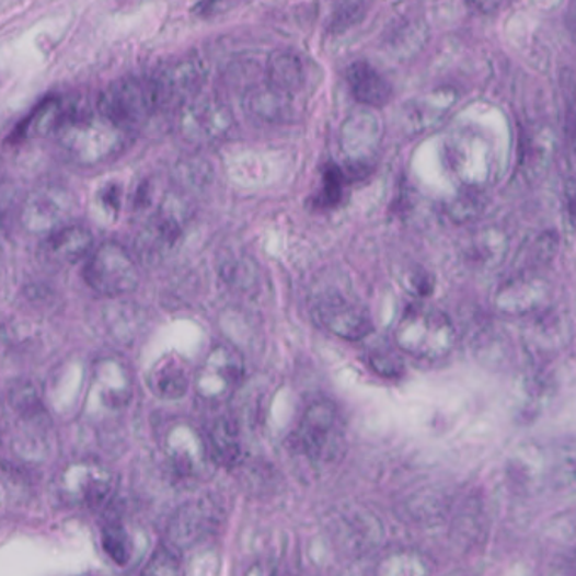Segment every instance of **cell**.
Returning a JSON list of instances; mask_svg holds the SVG:
<instances>
[{
    "mask_svg": "<svg viewBox=\"0 0 576 576\" xmlns=\"http://www.w3.org/2000/svg\"><path fill=\"white\" fill-rule=\"evenodd\" d=\"M127 134L111 118L71 111L55 133L56 142L65 154L80 166H99L117 158L126 149Z\"/></svg>",
    "mask_w": 576,
    "mask_h": 576,
    "instance_id": "1",
    "label": "cell"
},
{
    "mask_svg": "<svg viewBox=\"0 0 576 576\" xmlns=\"http://www.w3.org/2000/svg\"><path fill=\"white\" fill-rule=\"evenodd\" d=\"M509 476L525 492L563 491L576 485L575 445H528L509 462Z\"/></svg>",
    "mask_w": 576,
    "mask_h": 576,
    "instance_id": "2",
    "label": "cell"
},
{
    "mask_svg": "<svg viewBox=\"0 0 576 576\" xmlns=\"http://www.w3.org/2000/svg\"><path fill=\"white\" fill-rule=\"evenodd\" d=\"M394 342L413 359L438 362L450 357L457 347V332L443 311L411 307L395 325Z\"/></svg>",
    "mask_w": 576,
    "mask_h": 576,
    "instance_id": "3",
    "label": "cell"
},
{
    "mask_svg": "<svg viewBox=\"0 0 576 576\" xmlns=\"http://www.w3.org/2000/svg\"><path fill=\"white\" fill-rule=\"evenodd\" d=\"M56 499L68 507L95 509L108 499L114 476L104 463L85 459L68 463L53 481Z\"/></svg>",
    "mask_w": 576,
    "mask_h": 576,
    "instance_id": "4",
    "label": "cell"
},
{
    "mask_svg": "<svg viewBox=\"0 0 576 576\" xmlns=\"http://www.w3.org/2000/svg\"><path fill=\"white\" fill-rule=\"evenodd\" d=\"M189 220V204L183 192L170 193L137 235V254L145 263L164 260L182 239Z\"/></svg>",
    "mask_w": 576,
    "mask_h": 576,
    "instance_id": "5",
    "label": "cell"
},
{
    "mask_svg": "<svg viewBox=\"0 0 576 576\" xmlns=\"http://www.w3.org/2000/svg\"><path fill=\"white\" fill-rule=\"evenodd\" d=\"M344 443L341 413L329 400H318L304 410L298 429L296 445L301 453L314 463L332 462L341 453Z\"/></svg>",
    "mask_w": 576,
    "mask_h": 576,
    "instance_id": "6",
    "label": "cell"
},
{
    "mask_svg": "<svg viewBox=\"0 0 576 576\" xmlns=\"http://www.w3.org/2000/svg\"><path fill=\"white\" fill-rule=\"evenodd\" d=\"M177 134L196 148L226 141L233 129L230 108L217 96L198 95L177 111Z\"/></svg>",
    "mask_w": 576,
    "mask_h": 576,
    "instance_id": "7",
    "label": "cell"
},
{
    "mask_svg": "<svg viewBox=\"0 0 576 576\" xmlns=\"http://www.w3.org/2000/svg\"><path fill=\"white\" fill-rule=\"evenodd\" d=\"M83 277L93 291L108 298L129 295L139 286V270L133 255L117 242H104L95 249Z\"/></svg>",
    "mask_w": 576,
    "mask_h": 576,
    "instance_id": "8",
    "label": "cell"
},
{
    "mask_svg": "<svg viewBox=\"0 0 576 576\" xmlns=\"http://www.w3.org/2000/svg\"><path fill=\"white\" fill-rule=\"evenodd\" d=\"M155 111L159 108L151 78H123L99 96V112L126 130L145 123Z\"/></svg>",
    "mask_w": 576,
    "mask_h": 576,
    "instance_id": "9",
    "label": "cell"
},
{
    "mask_svg": "<svg viewBox=\"0 0 576 576\" xmlns=\"http://www.w3.org/2000/svg\"><path fill=\"white\" fill-rule=\"evenodd\" d=\"M244 376L245 364L241 352L230 345L218 344L205 355L193 385L201 400L220 403L232 398L233 392L241 388Z\"/></svg>",
    "mask_w": 576,
    "mask_h": 576,
    "instance_id": "10",
    "label": "cell"
},
{
    "mask_svg": "<svg viewBox=\"0 0 576 576\" xmlns=\"http://www.w3.org/2000/svg\"><path fill=\"white\" fill-rule=\"evenodd\" d=\"M74 196L61 185H42L34 188L23 201L19 220L33 235H49L64 229L74 214Z\"/></svg>",
    "mask_w": 576,
    "mask_h": 576,
    "instance_id": "11",
    "label": "cell"
},
{
    "mask_svg": "<svg viewBox=\"0 0 576 576\" xmlns=\"http://www.w3.org/2000/svg\"><path fill=\"white\" fill-rule=\"evenodd\" d=\"M553 288L535 270H522L509 277L494 296V307L506 316L528 318L551 307Z\"/></svg>",
    "mask_w": 576,
    "mask_h": 576,
    "instance_id": "12",
    "label": "cell"
},
{
    "mask_svg": "<svg viewBox=\"0 0 576 576\" xmlns=\"http://www.w3.org/2000/svg\"><path fill=\"white\" fill-rule=\"evenodd\" d=\"M222 521L223 507L211 495L189 500L171 518L166 531L168 541L171 548L188 550L214 534Z\"/></svg>",
    "mask_w": 576,
    "mask_h": 576,
    "instance_id": "13",
    "label": "cell"
},
{
    "mask_svg": "<svg viewBox=\"0 0 576 576\" xmlns=\"http://www.w3.org/2000/svg\"><path fill=\"white\" fill-rule=\"evenodd\" d=\"M313 314L330 333L344 341H364L373 330L367 308L341 292H323L314 301Z\"/></svg>",
    "mask_w": 576,
    "mask_h": 576,
    "instance_id": "14",
    "label": "cell"
},
{
    "mask_svg": "<svg viewBox=\"0 0 576 576\" xmlns=\"http://www.w3.org/2000/svg\"><path fill=\"white\" fill-rule=\"evenodd\" d=\"M204 82V65L195 56L171 61L151 78L158 108H180L198 95Z\"/></svg>",
    "mask_w": 576,
    "mask_h": 576,
    "instance_id": "15",
    "label": "cell"
},
{
    "mask_svg": "<svg viewBox=\"0 0 576 576\" xmlns=\"http://www.w3.org/2000/svg\"><path fill=\"white\" fill-rule=\"evenodd\" d=\"M163 451L171 469L185 479L200 476L211 460L207 441L189 423H174L166 429Z\"/></svg>",
    "mask_w": 576,
    "mask_h": 576,
    "instance_id": "16",
    "label": "cell"
},
{
    "mask_svg": "<svg viewBox=\"0 0 576 576\" xmlns=\"http://www.w3.org/2000/svg\"><path fill=\"white\" fill-rule=\"evenodd\" d=\"M381 145V120L369 111H359L345 120L341 130V148L350 174L362 176L370 159Z\"/></svg>",
    "mask_w": 576,
    "mask_h": 576,
    "instance_id": "17",
    "label": "cell"
},
{
    "mask_svg": "<svg viewBox=\"0 0 576 576\" xmlns=\"http://www.w3.org/2000/svg\"><path fill=\"white\" fill-rule=\"evenodd\" d=\"M92 245L93 235L87 227L67 226L46 235L37 249V260L51 269H64L83 260Z\"/></svg>",
    "mask_w": 576,
    "mask_h": 576,
    "instance_id": "18",
    "label": "cell"
},
{
    "mask_svg": "<svg viewBox=\"0 0 576 576\" xmlns=\"http://www.w3.org/2000/svg\"><path fill=\"white\" fill-rule=\"evenodd\" d=\"M93 388L105 406L120 410L133 398V377L117 357H102L93 366Z\"/></svg>",
    "mask_w": 576,
    "mask_h": 576,
    "instance_id": "19",
    "label": "cell"
},
{
    "mask_svg": "<svg viewBox=\"0 0 576 576\" xmlns=\"http://www.w3.org/2000/svg\"><path fill=\"white\" fill-rule=\"evenodd\" d=\"M245 107L252 117L266 124H285L295 114L291 93L283 92L270 85H254L245 93Z\"/></svg>",
    "mask_w": 576,
    "mask_h": 576,
    "instance_id": "20",
    "label": "cell"
},
{
    "mask_svg": "<svg viewBox=\"0 0 576 576\" xmlns=\"http://www.w3.org/2000/svg\"><path fill=\"white\" fill-rule=\"evenodd\" d=\"M347 82L355 101L366 107L379 108L391 101L392 90L388 80L366 61H357L348 68Z\"/></svg>",
    "mask_w": 576,
    "mask_h": 576,
    "instance_id": "21",
    "label": "cell"
},
{
    "mask_svg": "<svg viewBox=\"0 0 576 576\" xmlns=\"http://www.w3.org/2000/svg\"><path fill=\"white\" fill-rule=\"evenodd\" d=\"M207 443L211 460L217 465L233 469L241 463L242 454H244L241 431H239L235 419L230 416H220L215 419L208 431Z\"/></svg>",
    "mask_w": 576,
    "mask_h": 576,
    "instance_id": "22",
    "label": "cell"
},
{
    "mask_svg": "<svg viewBox=\"0 0 576 576\" xmlns=\"http://www.w3.org/2000/svg\"><path fill=\"white\" fill-rule=\"evenodd\" d=\"M148 385L161 400H180L189 389L188 370L177 357H166L148 373Z\"/></svg>",
    "mask_w": 576,
    "mask_h": 576,
    "instance_id": "23",
    "label": "cell"
},
{
    "mask_svg": "<svg viewBox=\"0 0 576 576\" xmlns=\"http://www.w3.org/2000/svg\"><path fill=\"white\" fill-rule=\"evenodd\" d=\"M509 242L500 230L485 229L470 239L465 247V261L479 269H494L506 260Z\"/></svg>",
    "mask_w": 576,
    "mask_h": 576,
    "instance_id": "24",
    "label": "cell"
},
{
    "mask_svg": "<svg viewBox=\"0 0 576 576\" xmlns=\"http://www.w3.org/2000/svg\"><path fill=\"white\" fill-rule=\"evenodd\" d=\"M267 82L283 92L295 95L303 87L304 65L298 53L291 49H277L267 59Z\"/></svg>",
    "mask_w": 576,
    "mask_h": 576,
    "instance_id": "25",
    "label": "cell"
},
{
    "mask_svg": "<svg viewBox=\"0 0 576 576\" xmlns=\"http://www.w3.org/2000/svg\"><path fill=\"white\" fill-rule=\"evenodd\" d=\"M531 318V325L526 330V344L529 348L540 354L556 350L562 345L563 333H565L562 318L551 313L550 308Z\"/></svg>",
    "mask_w": 576,
    "mask_h": 576,
    "instance_id": "26",
    "label": "cell"
},
{
    "mask_svg": "<svg viewBox=\"0 0 576 576\" xmlns=\"http://www.w3.org/2000/svg\"><path fill=\"white\" fill-rule=\"evenodd\" d=\"M376 572L384 576H425L433 573V563L419 551L398 550L385 554Z\"/></svg>",
    "mask_w": 576,
    "mask_h": 576,
    "instance_id": "27",
    "label": "cell"
},
{
    "mask_svg": "<svg viewBox=\"0 0 576 576\" xmlns=\"http://www.w3.org/2000/svg\"><path fill=\"white\" fill-rule=\"evenodd\" d=\"M558 249L560 239L556 233H540L522 251H519L521 254L518 257V270L516 273H522V270L540 273V269L546 267L556 257Z\"/></svg>",
    "mask_w": 576,
    "mask_h": 576,
    "instance_id": "28",
    "label": "cell"
},
{
    "mask_svg": "<svg viewBox=\"0 0 576 576\" xmlns=\"http://www.w3.org/2000/svg\"><path fill=\"white\" fill-rule=\"evenodd\" d=\"M12 410L27 423L42 422L45 416L42 400L30 382H18L8 392Z\"/></svg>",
    "mask_w": 576,
    "mask_h": 576,
    "instance_id": "29",
    "label": "cell"
},
{
    "mask_svg": "<svg viewBox=\"0 0 576 576\" xmlns=\"http://www.w3.org/2000/svg\"><path fill=\"white\" fill-rule=\"evenodd\" d=\"M370 0H333L330 9L329 27L335 33H344L366 18Z\"/></svg>",
    "mask_w": 576,
    "mask_h": 576,
    "instance_id": "30",
    "label": "cell"
},
{
    "mask_svg": "<svg viewBox=\"0 0 576 576\" xmlns=\"http://www.w3.org/2000/svg\"><path fill=\"white\" fill-rule=\"evenodd\" d=\"M102 546L115 565H127L133 558V541L129 532L117 522H108L102 529Z\"/></svg>",
    "mask_w": 576,
    "mask_h": 576,
    "instance_id": "31",
    "label": "cell"
},
{
    "mask_svg": "<svg viewBox=\"0 0 576 576\" xmlns=\"http://www.w3.org/2000/svg\"><path fill=\"white\" fill-rule=\"evenodd\" d=\"M174 177L180 188H204L211 180V168L208 166L207 161H201V159H186L177 164Z\"/></svg>",
    "mask_w": 576,
    "mask_h": 576,
    "instance_id": "32",
    "label": "cell"
},
{
    "mask_svg": "<svg viewBox=\"0 0 576 576\" xmlns=\"http://www.w3.org/2000/svg\"><path fill=\"white\" fill-rule=\"evenodd\" d=\"M347 174L341 168L329 166L323 174V185L314 198L316 207L330 208L341 204Z\"/></svg>",
    "mask_w": 576,
    "mask_h": 576,
    "instance_id": "33",
    "label": "cell"
},
{
    "mask_svg": "<svg viewBox=\"0 0 576 576\" xmlns=\"http://www.w3.org/2000/svg\"><path fill=\"white\" fill-rule=\"evenodd\" d=\"M369 366L382 377H401L404 373V360L391 348H376L370 352Z\"/></svg>",
    "mask_w": 576,
    "mask_h": 576,
    "instance_id": "34",
    "label": "cell"
},
{
    "mask_svg": "<svg viewBox=\"0 0 576 576\" xmlns=\"http://www.w3.org/2000/svg\"><path fill=\"white\" fill-rule=\"evenodd\" d=\"M177 572H180V560L173 548L168 546H159L145 568V573L149 575H174Z\"/></svg>",
    "mask_w": 576,
    "mask_h": 576,
    "instance_id": "35",
    "label": "cell"
},
{
    "mask_svg": "<svg viewBox=\"0 0 576 576\" xmlns=\"http://www.w3.org/2000/svg\"><path fill=\"white\" fill-rule=\"evenodd\" d=\"M406 285L411 291L416 295H429L433 289V277L429 276L428 270L422 269V267H413L410 273L406 274Z\"/></svg>",
    "mask_w": 576,
    "mask_h": 576,
    "instance_id": "36",
    "label": "cell"
},
{
    "mask_svg": "<svg viewBox=\"0 0 576 576\" xmlns=\"http://www.w3.org/2000/svg\"><path fill=\"white\" fill-rule=\"evenodd\" d=\"M481 207L476 205L475 200H472L470 196H462L459 201H454L453 207H451V217L457 222H469L479 214Z\"/></svg>",
    "mask_w": 576,
    "mask_h": 576,
    "instance_id": "37",
    "label": "cell"
},
{
    "mask_svg": "<svg viewBox=\"0 0 576 576\" xmlns=\"http://www.w3.org/2000/svg\"><path fill=\"white\" fill-rule=\"evenodd\" d=\"M565 210L572 227H576V180H569L565 185Z\"/></svg>",
    "mask_w": 576,
    "mask_h": 576,
    "instance_id": "38",
    "label": "cell"
},
{
    "mask_svg": "<svg viewBox=\"0 0 576 576\" xmlns=\"http://www.w3.org/2000/svg\"><path fill=\"white\" fill-rule=\"evenodd\" d=\"M475 11L494 14L506 5L507 0H466Z\"/></svg>",
    "mask_w": 576,
    "mask_h": 576,
    "instance_id": "39",
    "label": "cell"
},
{
    "mask_svg": "<svg viewBox=\"0 0 576 576\" xmlns=\"http://www.w3.org/2000/svg\"><path fill=\"white\" fill-rule=\"evenodd\" d=\"M566 137L569 148L576 154V108H568L566 112Z\"/></svg>",
    "mask_w": 576,
    "mask_h": 576,
    "instance_id": "40",
    "label": "cell"
},
{
    "mask_svg": "<svg viewBox=\"0 0 576 576\" xmlns=\"http://www.w3.org/2000/svg\"><path fill=\"white\" fill-rule=\"evenodd\" d=\"M102 204L105 208L111 210H117L118 208V188L117 186L111 185L102 192L101 196Z\"/></svg>",
    "mask_w": 576,
    "mask_h": 576,
    "instance_id": "41",
    "label": "cell"
},
{
    "mask_svg": "<svg viewBox=\"0 0 576 576\" xmlns=\"http://www.w3.org/2000/svg\"><path fill=\"white\" fill-rule=\"evenodd\" d=\"M566 24H568L569 33L576 42V0H572L566 12Z\"/></svg>",
    "mask_w": 576,
    "mask_h": 576,
    "instance_id": "42",
    "label": "cell"
}]
</instances>
